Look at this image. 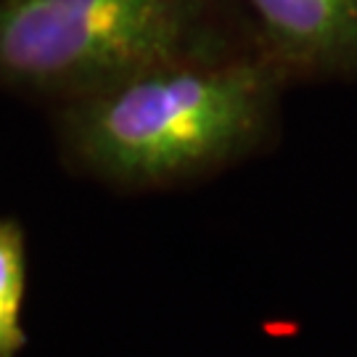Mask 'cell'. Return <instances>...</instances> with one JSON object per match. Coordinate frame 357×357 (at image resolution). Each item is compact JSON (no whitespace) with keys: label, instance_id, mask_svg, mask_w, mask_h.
<instances>
[{"label":"cell","instance_id":"6da1fadb","mask_svg":"<svg viewBox=\"0 0 357 357\" xmlns=\"http://www.w3.org/2000/svg\"><path fill=\"white\" fill-rule=\"evenodd\" d=\"M278 79L270 59H188L64 101L59 128L96 178L169 185L249 151L268 130Z\"/></svg>","mask_w":357,"mask_h":357},{"label":"cell","instance_id":"277c9868","mask_svg":"<svg viewBox=\"0 0 357 357\" xmlns=\"http://www.w3.org/2000/svg\"><path fill=\"white\" fill-rule=\"evenodd\" d=\"M26 289V249L22 225L0 220V357H16L24 347L22 307Z\"/></svg>","mask_w":357,"mask_h":357},{"label":"cell","instance_id":"3957f363","mask_svg":"<svg viewBox=\"0 0 357 357\" xmlns=\"http://www.w3.org/2000/svg\"><path fill=\"white\" fill-rule=\"evenodd\" d=\"M281 75L357 72V0H246Z\"/></svg>","mask_w":357,"mask_h":357},{"label":"cell","instance_id":"7a4b0ae2","mask_svg":"<svg viewBox=\"0 0 357 357\" xmlns=\"http://www.w3.org/2000/svg\"><path fill=\"white\" fill-rule=\"evenodd\" d=\"M209 56L212 0H0V85L22 93L72 101Z\"/></svg>","mask_w":357,"mask_h":357}]
</instances>
